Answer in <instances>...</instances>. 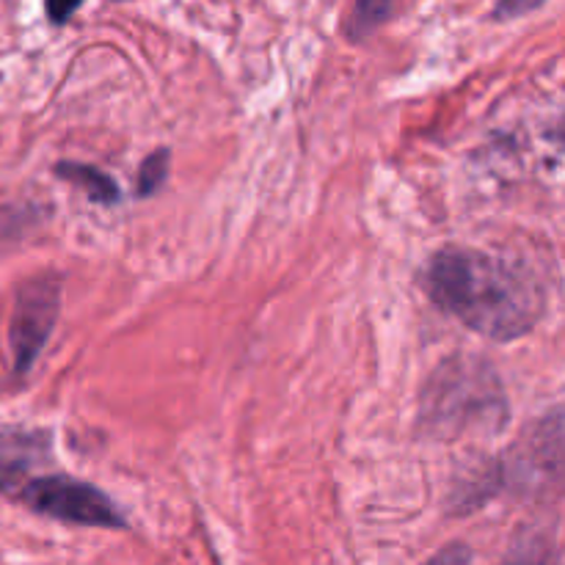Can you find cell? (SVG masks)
Segmentation results:
<instances>
[{
	"label": "cell",
	"instance_id": "obj_13",
	"mask_svg": "<svg viewBox=\"0 0 565 565\" xmlns=\"http://www.w3.org/2000/svg\"><path fill=\"white\" fill-rule=\"evenodd\" d=\"M552 138H555V141L561 143V147H565V119L555 127V130H552Z\"/></svg>",
	"mask_w": 565,
	"mask_h": 565
},
{
	"label": "cell",
	"instance_id": "obj_7",
	"mask_svg": "<svg viewBox=\"0 0 565 565\" xmlns=\"http://www.w3.org/2000/svg\"><path fill=\"white\" fill-rule=\"evenodd\" d=\"M55 171H58L64 180L81 185L83 191H86V196L92 199V202H103V204L119 202L121 191H119V185L114 182V177H108L105 171L94 169V166L70 163V160H66V163L55 166Z\"/></svg>",
	"mask_w": 565,
	"mask_h": 565
},
{
	"label": "cell",
	"instance_id": "obj_12",
	"mask_svg": "<svg viewBox=\"0 0 565 565\" xmlns=\"http://www.w3.org/2000/svg\"><path fill=\"white\" fill-rule=\"evenodd\" d=\"M75 9H77V3H70V6H47V14L53 17V22H64L66 17H70Z\"/></svg>",
	"mask_w": 565,
	"mask_h": 565
},
{
	"label": "cell",
	"instance_id": "obj_10",
	"mask_svg": "<svg viewBox=\"0 0 565 565\" xmlns=\"http://www.w3.org/2000/svg\"><path fill=\"white\" fill-rule=\"evenodd\" d=\"M425 565H472V552L463 544H452L441 550L436 557H430Z\"/></svg>",
	"mask_w": 565,
	"mask_h": 565
},
{
	"label": "cell",
	"instance_id": "obj_2",
	"mask_svg": "<svg viewBox=\"0 0 565 565\" xmlns=\"http://www.w3.org/2000/svg\"><path fill=\"white\" fill-rule=\"evenodd\" d=\"M502 395L497 379L483 364L452 359L430 379L423 401V419L434 434H456L472 425L497 423Z\"/></svg>",
	"mask_w": 565,
	"mask_h": 565
},
{
	"label": "cell",
	"instance_id": "obj_6",
	"mask_svg": "<svg viewBox=\"0 0 565 565\" xmlns=\"http://www.w3.org/2000/svg\"><path fill=\"white\" fill-rule=\"evenodd\" d=\"M50 456V436L44 430L0 428V491L17 497L31 472Z\"/></svg>",
	"mask_w": 565,
	"mask_h": 565
},
{
	"label": "cell",
	"instance_id": "obj_1",
	"mask_svg": "<svg viewBox=\"0 0 565 565\" xmlns=\"http://www.w3.org/2000/svg\"><path fill=\"white\" fill-rule=\"evenodd\" d=\"M425 285L445 312L497 342L519 340L544 315V292L533 276L478 248H441L430 259Z\"/></svg>",
	"mask_w": 565,
	"mask_h": 565
},
{
	"label": "cell",
	"instance_id": "obj_14",
	"mask_svg": "<svg viewBox=\"0 0 565 565\" xmlns=\"http://www.w3.org/2000/svg\"><path fill=\"white\" fill-rule=\"evenodd\" d=\"M505 565H530V563L524 561V557H511V561H508Z\"/></svg>",
	"mask_w": 565,
	"mask_h": 565
},
{
	"label": "cell",
	"instance_id": "obj_11",
	"mask_svg": "<svg viewBox=\"0 0 565 565\" xmlns=\"http://www.w3.org/2000/svg\"><path fill=\"white\" fill-rule=\"evenodd\" d=\"M539 3H502L497 6V14L508 17V14H524V11H533Z\"/></svg>",
	"mask_w": 565,
	"mask_h": 565
},
{
	"label": "cell",
	"instance_id": "obj_4",
	"mask_svg": "<svg viewBox=\"0 0 565 565\" xmlns=\"http://www.w3.org/2000/svg\"><path fill=\"white\" fill-rule=\"evenodd\" d=\"M17 500L25 502L31 511L42 516L58 519L66 524H81V527H125V516L119 508L94 489L92 483L66 478V475H47V478H33L25 489L17 494Z\"/></svg>",
	"mask_w": 565,
	"mask_h": 565
},
{
	"label": "cell",
	"instance_id": "obj_8",
	"mask_svg": "<svg viewBox=\"0 0 565 565\" xmlns=\"http://www.w3.org/2000/svg\"><path fill=\"white\" fill-rule=\"evenodd\" d=\"M390 14H392L390 3H381V0H362V3L353 6L351 17H348V33H351L353 39H364L367 33H373Z\"/></svg>",
	"mask_w": 565,
	"mask_h": 565
},
{
	"label": "cell",
	"instance_id": "obj_9",
	"mask_svg": "<svg viewBox=\"0 0 565 565\" xmlns=\"http://www.w3.org/2000/svg\"><path fill=\"white\" fill-rule=\"evenodd\" d=\"M166 174H169V152L166 149H158L154 154H149L141 163V171H138V193L147 196V193H154L160 185H163Z\"/></svg>",
	"mask_w": 565,
	"mask_h": 565
},
{
	"label": "cell",
	"instance_id": "obj_5",
	"mask_svg": "<svg viewBox=\"0 0 565 565\" xmlns=\"http://www.w3.org/2000/svg\"><path fill=\"white\" fill-rule=\"evenodd\" d=\"M61 307V287L53 276H36L25 281L17 292L14 315H11L9 345L14 359V373H28L47 345L55 329Z\"/></svg>",
	"mask_w": 565,
	"mask_h": 565
},
{
	"label": "cell",
	"instance_id": "obj_3",
	"mask_svg": "<svg viewBox=\"0 0 565 565\" xmlns=\"http://www.w3.org/2000/svg\"><path fill=\"white\" fill-rule=\"evenodd\" d=\"M502 480L539 500L565 494V403L522 430L502 458Z\"/></svg>",
	"mask_w": 565,
	"mask_h": 565
}]
</instances>
